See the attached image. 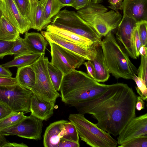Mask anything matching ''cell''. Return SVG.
I'll use <instances>...</instances> for the list:
<instances>
[{"instance_id": "6da1fadb", "label": "cell", "mask_w": 147, "mask_h": 147, "mask_svg": "<svg viewBox=\"0 0 147 147\" xmlns=\"http://www.w3.org/2000/svg\"><path fill=\"white\" fill-rule=\"evenodd\" d=\"M137 97L127 84L118 83L108 85V89L98 97L71 106L79 113L91 115L99 128L117 136L136 117Z\"/></svg>"}, {"instance_id": "7a4b0ae2", "label": "cell", "mask_w": 147, "mask_h": 147, "mask_svg": "<svg viewBox=\"0 0 147 147\" xmlns=\"http://www.w3.org/2000/svg\"><path fill=\"white\" fill-rule=\"evenodd\" d=\"M108 85L98 82L87 74L75 69L65 75L60 88L62 101L71 106L96 98L108 88Z\"/></svg>"}, {"instance_id": "3957f363", "label": "cell", "mask_w": 147, "mask_h": 147, "mask_svg": "<svg viewBox=\"0 0 147 147\" xmlns=\"http://www.w3.org/2000/svg\"><path fill=\"white\" fill-rule=\"evenodd\" d=\"M100 45L109 72L116 79L133 80L134 75H137L138 69L111 31L105 36Z\"/></svg>"}, {"instance_id": "277c9868", "label": "cell", "mask_w": 147, "mask_h": 147, "mask_svg": "<svg viewBox=\"0 0 147 147\" xmlns=\"http://www.w3.org/2000/svg\"><path fill=\"white\" fill-rule=\"evenodd\" d=\"M76 12L101 37L116 29L123 17L118 11H108L104 6L92 2L87 7Z\"/></svg>"}, {"instance_id": "5b68a950", "label": "cell", "mask_w": 147, "mask_h": 147, "mask_svg": "<svg viewBox=\"0 0 147 147\" xmlns=\"http://www.w3.org/2000/svg\"><path fill=\"white\" fill-rule=\"evenodd\" d=\"M68 119L75 125L82 140L92 147H116L117 141L109 133L87 119L84 115L71 114Z\"/></svg>"}, {"instance_id": "8992f818", "label": "cell", "mask_w": 147, "mask_h": 147, "mask_svg": "<svg viewBox=\"0 0 147 147\" xmlns=\"http://www.w3.org/2000/svg\"><path fill=\"white\" fill-rule=\"evenodd\" d=\"M51 24L88 38L96 45H100L101 43L102 37L74 11L66 9L60 11Z\"/></svg>"}, {"instance_id": "52a82bcc", "label": "cell", "mask_w": 147, "mask_h": 147, "mask_svg": "<svg viewBox=\"0 0 147 147\" xmlns=\"http://www.w3.org/2000/svg\"><path fill=\"white\" fill-rule=\"evenodd\" d=\"M49 62L48 58L42 54L30 65L36 75L35 83L31 91L55 106L56 99L61 95L55 89L51 80L47 67Z\"/></svg>"}, {"instance_id": "ba28073f", "label": "cell", "mask_w": 147, "mask_h": 147, "mask_svg": "<svg viewBox=\"0 0 147 147\" xmlns=\"http://www.w3.org/2000/svg\"><path fill=\"white\" fill-rule=\"evenodd\" d=\"M32 92L18 84L8 86H0V102L13 112H30V103Z\"/></svg>"}, {"instance_id": "9c48e42d", "label": "cell", "mask_w": 147, "mask_h": 147, "mask_svg": "<svg viewBox=\"0 0 147 147\" xmlns=\"http://www.w3.org/2000/svg\"><path fill=\"white\" fill-rule=\"evenodd\" d=\"M48 42L51 47L50 62L64 75L83 64L85 60L83 58L56 44Z\"/></svg>"}, {"instance_id": "30bf717a", "label": "cell", "mask_w": 147, "mask_h": 147, "mask_svg": "<svg viewBox=\"0 0 147 147\" xmlns=\"http://www.w3.org/2000/svg\"><path fill=\"white\" fill-rule=\"evenodd\" d=\"M43 121L31 115L16 124L2 130L0 134L4 136L16 135L24 138L40 140Z\"/></svg>"}, {"instance_id": "8fae6325", "label": "cell", "mask_w": 147, "mask_h": 147, "mask_svg": "<svg viewBox=\"0 0 147 147\" xmlns=\"http://www.w3.org/2000/svg\"><path fill=\"white\" fill-rule=\"evenodd\" d=\"M137 22L133 18L123 16L116 29V39L122 49L132 59H136L133 42L134 30Z\"/></svg>"}, {"instance_id": "7c38bea8", "label": "cell", "mask_w": 147, "mask_h": 147, "mask_svg": "<svg viewBox=\"0 0 147 147\" xmlns=\"http://www.w3.org/2000/svg\"><path fill=\"white\" fill-rule=\"evenodd\" d=\"M41 33L48 42L56 44L79 55L85 60H93L96 55L97 48L99 46L94 45L86 48L46 31H41Z\"/></svg>"}, {"instance_id": "4fadbf2b", "label": "cell", "mask_w": 147, "mask_h": 147, "mask_svg": "<svg viewBox=\"0 0 147 147\" xmlns=\"http://www.w3.org/2000/svg\"><path fill=\"white\" fill-rule=\"evenodd\" d=\"M0 8L4 16L23 34L31 28L29 20L20 13L13 0H0Z\"/></svg>"}, {"instance_id": "5bb4252c", "label": "cell", "mask_w": 147, "mask_h": 147, "mask_svg": "<svg viewBox=\"0 0 147 147\" xmlns=\"http://www.w3.org/2000/svg\"><path fill=\"white\" fill-rule=\"evenodd\" d=\"M147 136V113L132 119L119 135L117 144L119 145L133 138Z\"/></svg>"}, {"instance_id": "9a60e30c", "label": "cell", "mask_w": 147, "mask_h": 147, "mask_svg": "<svg viewBox=\"0 0 147 147\" xmlns=\"http://www.w3.org/2000/svg\"><path fill=\"white\" fill-rule=\"evenodd\" d=\"M122 10L123 16L132 18L137 22L147 21V0H124Z\"/></svg>"}, {"instance_id": "2e32d148", "label": "cell", "mask_w": 147, "mask_h": 147, "mask_svg": "<svg viewBox=\"0 0 147 147\" xmlns=\"http://www.w3.org/2000/svg\"><path fill=\"white\" fill-rule=\"evenodd\" d=\"M26 18L30 22L31 28L38 31H42L49 24L45 20L39 0L30 2Z\"/></svg>"}, {"instance_id": "e0dca14e", "label": "cell", "mask_w": 147, "mask_h": 147, "mask_svg": "<svg viewBox=\"0 0 147 147\" xmlns=\"http://www.w3.org/2000/svg\"><path fill=\"white\" fill-rule=\"evenodd\" d=\"M67 120H61L50 124L46 128L43 136L45 147H58L61 138L65 135L64 124Z\"/></svg>"}, {"instance_id": "ac0fdd59", "label": "cell", "mask_w": 147, "mask_h": 147, "mask_svg": "<svg viewBox=\"0 0 147 147\" xmlns=\"http://www.w3.org/2000/svg\"><path fill=\"white\" fill-rule=\"evenodd\" d=\"M55 106L51 103L34 94L30 103L31 115L43 120L47 121L54 113Z\"/></svg>"}, {"instance_id": "d6986e66", "label": "cell", "mask_w": 147, "mask_h": 147, "mask_svg": "<svg viewBox=\"0 0 147 147\" xmlns=\"http://www.w3.org/2000/svg\"><path fill=\"white\" fill-rule=\"evenodd\" d=\"M46 28V31L85 48H88L94 45H97L88 38L51 24L48 25Z\"/></svg>"}, {"instance_id": "ffe728a7", "label": "cell", "mask_w": 147, "mask_h": 147, "mask_svg": "<svg viewBox=\"0 0 147 147\" xmlns=\"http://www.w3.org/2000/svg\"><path fill=\"white\" fill-rule=\"evenodd\" d=\"M24 39L32 53L40 55L45 54L48 43L41 34L27 32L25 33Z\"/></svg>"}, {"instance_id": "44dd1931", "label": "cell", "mask_w": 147, "mask_h": 147, "mask_svg": "<svg viewBox=\"0 0 147 147\" xmlns=\"http://www.w3.org/2000/svg\"><path fill=\"white\" fill-rule=\"evenodd\" d=\"M91 61L95 70V80L98 82H103L107 81L109 77L110 73L100 45L97 47L96 56Z\"/></svg>"}, {"instance_id": "7402d4cb", "label": "cell", "mask_w": 147, "mask_h": 147, "mask_svg": "<svg viewBox=\"0 0 147 147\" xmlns=\"http://www.w3.org/2000/svg\"><path fill=\"white\" fill-rule=\"evenodd\" d=\"M16 78L18 84L31 91L35 83L36 75L30 65L18 68Z\"/></svg>"}, {"instance_id": "603a6c76", "label": "cell", "mask_w": 147, "mask_h": 147, "mask_svg": "<svg viewBox=\"0 0 147 147\" xmlns=\"http://www.w3.org/2000/svg\"><path fill=\"white\" fill-rule=\"evenodd\" d=\"M18 30L3 16L0 19V40L13 42L20 36Z\"/></svg>"}, {"instance_id": "cb8c5ba5", "label": "cell", "mask_w": 147, "mask_h": 147, "mask_svg": "<svg viewBox=\"0 0 147 147\" xmlns=\"http://www.w3.org/2000/svg\"><path fill=\"white\" fill-rule=\"evenodd\" d=\"M43 10L44 16L46 21L49 24L52 18L56 15L61 9L65 6L61 4L59 0H39Z\"/></svg>"}, {"instance_id": "d4e9b609", "label": "cell", "mask_w": 147, "mask_h": 147, "mask_svg": "<svg viewBox=\"0 0 147 147\" xmlns=\"http://www.w3.org/2000/svg\"><path fill=\"white\" fill-rule=\"evenodd\" d=\"M41 55L31 53L26 54L14 57L12 60L2 64L7 68L13 67L18 68L30 65L34 63Z\"/></svg>"}, {"instance_id": "484cf974", "label": "cell", "mask_w": 147, "mask_h": 147, "mask_svg": "<svg viewBox=\"0 0 147 147\" xmlns=\"http://www.w3.org/2000/svg\"><path fill=\"white\" fill-rule=\"evenodd\" d=\"M24 38L18 36L13 42L11 49L6 54L7 55H14V57L21 55L31 53Z\"/></svg>"}, {"instance_id": "4316f807", "label": "cell", "mask_w": 147, "mask_h": 147, "mask_svg": "<svg viewBox=\"0 0 147 147\" xmlns=\"http://www.w3.org/2000/svg\"><path fill=\"white\" fill-rule=\"evenodd\" d=\"M47 67L49 74L53 85L55 90L57 91H59L64 75L49 61Z\"/></svg>"}, {"instance_id": "83f0119b", "label": "cell", "mask_w": 147, "mask_h": 147, "mask_svg": "<svg viewBox=\"0 0 147 147\" xmlns=\"http://www.w3.org/2000/svg\"><path fill=\"white\" fill-rule=\"evenodd\" d=\"M23 112H13L9 115L0 120V131L20 122L26 116Z\"/></svg>"}, {"instance_id": "f1b7e54d", "label": "cell", "mask_w": 147, "mask_h": 147, "mask_svg": "<svg viewBox=\"0 0 147 147\" xmlns=\"http://www.w3.org/2000/svg\"><path fill=\"white\" fill-rule=\"evenodd\" d=\"M65 133L62 137L65 139L79 143V136L74 125L70 121L64 124Z\"/></svg>"}, {"instance_id": "f546056e", "label": "cell", "mask_w": 147, "mask_h": 147, "mask_svg": "<svg viewBox=\"0 0 147 147\" xmlns=\"http://www.w3.org/2000/svg\"><path fill=\"white\" fill-rule=\"evenodd\" d=\"M119 147H147V136L143 135L133 138L118 146Z\"/></svg>"}, {"instance_id": "4dcf8cb0", "label": "cell", "mask_w": 147, "mask_h": 147, "mask_svg": "<svg viewBox=\"0 0 147 147\" xmlns=\"http://www.w3.org/2000/svg\"><path fill=\"white\" fill-rule=\"evenodd\" d=\"M134 80L136 82L137 86L135 87L137 92L141 98L144 100L147 99V84L144 80L135 74L133 77Z\"/></svg>"}, {"instance_id": "1f68e13d", "label": "cell", "mask_w": 147, "mask_h": 147, "mask_svg": "<svg viewBox=\"0 0 147 147\" xmlns=\"http://www.w3.org/2000/svg\"><path fill=\"white\" fill-rule=\"evenodd\" d=\"M137 28L142 45L147 47V21L137 22Z\"/></svg>"}, {"instance_id": "d6a6232c", "label": "cell", "mask_w": 147, "mask_h": 147, "mask_svg": "<svg viewBox=\"0 0 147 147\" xmlns=\"http://www.w3.org/2000/svg\"><path fill=\"white\" fill-rule=\"evenodd\" d=\"M141 56L140 64L138 69V76L142 78L147 84V55Z\"/></svg>"}, {"instance_id": "836d02e7", "label": "cell", "mask_w": 147, "mask_h": 147, "mask_svg": "<svg viewBox=\"0 0 147 147\" xmlns=\"http://www.w3.org/2000/svg\"><path fill=\"white\" fill-rule=\"evenodd\" d=\"M21 14L26 18L30 1L29 0H13Z\"/></svg>"}, {"instance_id": "e575fe53", "label": "cell", "mask_w": 147, "mask_h": 147, "mask_svg": "<svg viewBox=\"0 0 147 147\" xmlns=\"http://www.w3.org/2000/svg\"><path fill=\"white\" fill-rule=\"evenodd\" d=\"M13 42H9L0 40V59H3L11 48Z\"/></svg>"}, {"instance_id": "d590c367", "label": "cell", "mask_w": 147, "mask_h": 147, "mask_svg": "<svg viewBox=\"0 0 147 147\" xmlns=\"http://www.w3.org/2000/svg\"><path fill=\"white\" fill-rule=\"evenodd\" d=\"M133 42L136 57H139L140 55L139 51L142 45L137 28V26L134 32Z\"/></svg>"}, {"instance_id": "8d00e7d4", "label": "cell", "mask_w": 147, "mask_h": 147, "mask_svg": "<svg viewBox=\"0 0 147 147\" xmlns=\"http://www.w3.org/2000/svg\"><path fill=\"white\" fill-rule=\"evenodd\" d=\"M18 84L16 78L0 77V86H8Z\"/></svg>"}, {"instance_id": "74e56055", "label": "cell", "mask_w": 147, "mask_h": 147, "mask_svg": "<svg viewBox=\"0 0 147 147\" xmlns=\"http://www.w3.org/2000/svg\"><path fill=\"white\" fill-rule=\"evenodd\" d=\"M80 146L79 143L62 138L60 140L58 147H79Z\"/></svg>"}, {"instance_id": "f35d334b", "label": "cell", "mask_w": 147, "mask_h": 147, "mask_svg": "<svg viewBox=\"0 0 147 147\" xmlns=\"http://www.w3.org/2000/svg\"><path fill=\"white\" fill-rule=\"evenodd\" d=\"M86 66L88 74L94 80L95 78V70L94 66L91 61L88 60L83 63Z\"/></svg>"}, {"instance_id": "ab89813d", "label": "cell", "mask_w": 147, "mask_h": 147, "mask_svg": "<svg viewBox=\"0 0 147 147\" xmlns=\"http://www.w3.org/2000/svg\"><path fill=\"white\" fill-rule=\"evenodd\" d=\"M91 2V0H76L72 7L78 10L87 7Z\"/></svg>"}, {"instance_id": "60d3db41", "label": "cell", "mask_w": 147, "mask_h": 147, "mask_svg": "<svg viewBox=\"0 0 147 147\" xmlns=\"http://www.w3.org/2000/svg\"><path fill=\"white\" fill-rule=\"evenodd\" d=\"M12 111L7 106L0 102V120L9 115Z\"/></svg>"}, {"instance_id": "b9f144b4", "label": "cell", "mask_w": 147, "mask_h": 147, "mask_svg": "<svg viewBox=\"0 0 147 147\" xmlns=\"http://www.w3.org/2000/svg\"><path fill=\"white\" fill-rule=\"evenodd\" d=\"M110 4L109 7L115 11L122 10V0H108Z\"/></svg>"}, {"instance_id": "7bdbcfd3", "label": "cell", "mask_w": 147, "mask_h": 147, "mask_svg": "<svg viewBox=\"0 0 147 147\" xmlns=\"http://www.w3.org/2000/svg\"><path fill=\"white\" fill-rule=\"evenodd\" d=\"M12 74L11 71L2 65H0V77H11Z\"/></svg>"}, {"instance_id": "ee69618b", "label": "cell", "mask_w": 147, "mask_h": 147, "mask_svg": "<svg viewBox=\"0 0 147 147\" xmlns=\"http://www.w3.org/2000/svg\"><path fill=\"white\" fill-rule=\"evenodd\" d=\"M145 102L139 96L137 97V100L136 104V108L138 111L144 109Z\"/></svg>"}, {"instance_id": "f6af8a7d", "label": "cell", "mask_w": 147, "mask_h": 147, "mask_svg": "<svg viewBox=\"0 0 147 147\" xmlns=\"http://www.w3.org/2000/svg\"><path fill=\"white\" fill-rule=\"evenodd\" d=\"M9 143L6 140L4 135L0 134V147H8Z\"/></svg>"}, {"instance_id": "bcb514c9", "label": "cell", "mask_w": 147, "mask_h": 147, "mask_svg": "<svg viewBox=\"0 0 147 147\" xmlns=\"http://www.w3.org/2000/svg\"><path fill=\"white\" fill-rule=\"evenodd\" d=\"M60 2L65 6H66L72 7L76 0H59Z\"/></svg>"}, {"instance_id": "7dc6e473", "label": "cell", "mask_w": 147, "mask_h": 147, "mask_svg": "<svg viewBox=\"0 0 147 147\" xmlns=\"http://www.w3.org/2000/svg\"><path fill=\"white\" fill-rule=\"evenodd\" d=\"M139 52L141 56H144L147 55V47L142 45L140 48Z\"/></svg>"}, {"instance_id": "c3c4849f", "label": "cell", "mask_w": 147, "mask_h": 147, "mask_svg": "<svg viewBox=\"0 0 147 147\" xmlns=\"http://www.w3.org/2000/svg\"><path fill=\"white\" fill-rule=\"evenodd\" d=\"M102 0H91L92 2L94 3H99Z\"/></svg>"}, {"instance_id": "681fc988", "label": "cell", "mask_w": 147, "mask_h": 147, "mask_svg": "<svg viewBox=\"0 0 147 147\" xmlns=\"http://www.w3.org/2000/svg\"><path fill=\"white\" fill-rule=\"evenodd\" d=\"M2 16V12H1V9L0 8V18L1 17V16Z\"/></svg>"}, {"instance_id": "f907efd6", "label": "cell", "mask_w": 147, "mask_h": 147, "mask_svg": "<svg viewBox=\"0 0 147 147\" xmlns=\"http://www.w3.org/2000/svg\"><path fill=\"white\" fill-rule=\"evenodd\" d=\"M30 1H32L35 0H29Z\"/></svg>"}, {"instance_id": "816d5d0a", "label": "cell", "mask_w": 147, "mask_h": 147, "mask_svg": "<svg viewBox=\"0 0 147 147\" xmlns=\"http://www.w3.org/2000/svg\"></svg>"}, {"instance_id": "f5cc1de1", "label": "cell", "mask_w": 147, "mask_h": 147, "mask_svg": "<svg viewBox=\"0 0 147 147\" xmlns=\"http://www.w3.org/2000/svg\"></svg>"}]
</instances>
